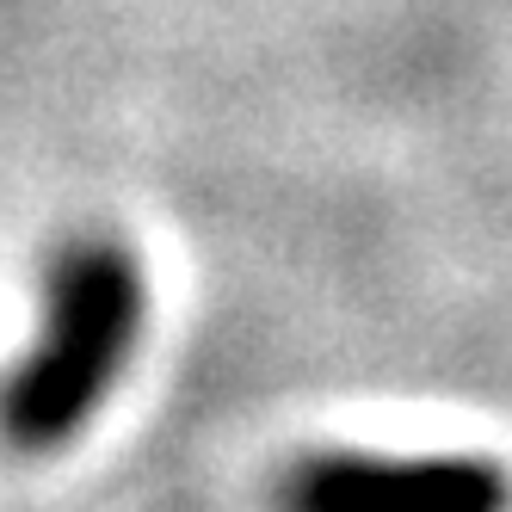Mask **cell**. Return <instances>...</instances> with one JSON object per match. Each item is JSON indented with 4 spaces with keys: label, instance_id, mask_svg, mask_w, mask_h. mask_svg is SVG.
Instances as JSON below:
<instances>
[{
    "label": "cell",
    "instance_id": "2",
    "mask_svg": "<svg viewBox=\"0 0 512 512\" xmlns=\"http://www.w3.org/2000/svg\"><path fill=\"white\" fill-rule=\"evenodd\" d=\"M278 512H512L494 451H303L272 482Z\"/></svg>",
    "mask_w": 512,
    "mask_h": 512
},
{
    "label": "cell",
    "instance_id": "1",
    "mask_svg": "<svg viewBox=\"0 0 512 512\" xmlns=\"http://www.w3.org/2000/svg\"><path fill=\"white\" fill-rule=\"evenodd\" d=\"M149 327V266L112 229H81L44 260L38 327L0 377V445L56 457L105 414Z\"/></svg>",
    "mask_w": 512,
    "mask_h": 512
}]
</instances>
